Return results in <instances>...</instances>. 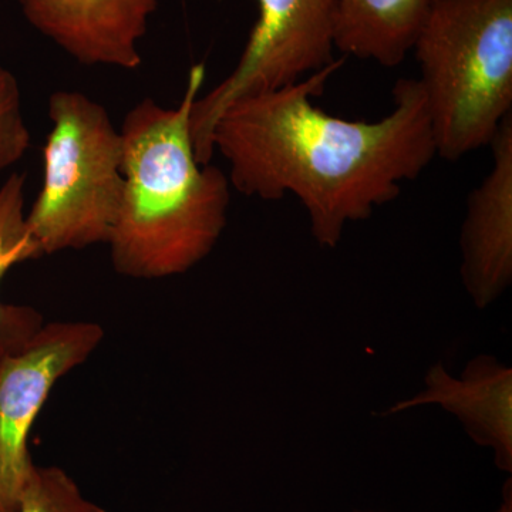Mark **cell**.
I'll return each instance as SVG.
<instances>
[{"label":"cell","instance_id":"8992f818","mask_svg":"<svg viewBox=\"0 0 512 512\" xmlns=\"http://www.w3.org/2000/svg\"><path fill=\"white\" fill-rule=\"evenodd\" d=\"M103 339L104 329L92 320L43 323L22 349L0 363V512H18L23 485L35 466L30 431L50 393Z\"/></svg>","mask_w":512,"mask_h":512},{"label":"cell","instance_id":"52a82bcc","mask_svg":"<svg viewBox=\"0 0 512 512\" xmlns=\"http://www.w3.org/2000/svg\"><path fill=\"white\" fill-rule=\"evenodd\" d=\"M158 0H20L30 25L84 66L136 70Z\"/></svg>","mask_w":512,"mask_h":512},{"label":"cell","instance_id":"3957f363","mask_svg":"<svg viewBox=\"0 0 512 512\" xmlns=\"http://www.w3.org/2000/svg\"><path fill=\"white\" fill-rule=\"evenodd\" d=\"M412 52L437 156L490 147L512 116V0H437Z\"/></svg>","mask_w":512,"mask_h":512},{"label":"cell","instance_id":"ba28073f","mask_svg":"<svg viewBox=\"0 0 512 512\" xmlns=\"http://www.w3.org/2000/svg\"><path fill=\"white\" fill-rule=\"evenodd\" d=\"M493 164L468 197L461 229V278L477 308L497 301L512 279V116L490 144Z\"/></svg>","mask_w":512,"mask_h":512},{"label":"cell","instance_id":"5bb4252c","mask_svg":"<svg viewBox=\"0 0 512 512\" xmlns=\"http://www.w3.org/2000/svg\"><path fill=\"white\" fill-rule=\"evenodd\" d=\"M497 512H512L511 480H508V483L505 484L503 493V503H501L500 510H498Z\"/></svg>","mask_w":512,"mask_h":512},{"label":"cell","instance_id":"6da1fadb","mask_svg":"<svg viewBox=\"0 0 512 512\" xmlns=\"http://www.w3.org/2000/svg\"><path fill=\"white\" fill-rule=\"evenodd\" d=\"M345 60L299 82L245 97L222 113L212 148L227 161L231 187L247 197L291 194L308 212L320 247H338L350 222L396 200L437 157L426 96L417 79L393 87L377 121L345 120L315 106Z\"/></svg>","mask_w":512,"mask_h":512},{"label":"cell","instance_id":"9c48e42d","mask_svg":"<svg viewBox=\"0 0 512 512\" xmlns=\"http://www.w3.org/2000/svg\"><path fill=\"white\" fill-rule=\"evenodd\" d=\"M423 404H439L463 423L468 436L491 448L495 464L512 471V370L493 356H478L468 363L463 376L448 375L439 363L426 376V390L397 403L389 414Z\"/></svg>","mask_w":512,"mask_h":512},{"label":"cell","instance_id":"5b68a950","mask_svg":"<svg viewBox=\"0 0 512 512\" xmlns=\"http://www.w3.org/2000/svg\"><path fill=\"white\" fill-rule=\"evenodd\" d=\"M256 2L258 19L237 66L192 107V143L202 164L214 157L212 131L229 106L299 82L336 62L339 0Z\"/></svg>","mask_w":512,"mask_h":512},{"label":"cell","instance_id":"4fadbf2b","mask_svg":"<svg viewBox=\"0 0 512 512\" xmlns=\"http://www.w3.org/2000/svg\"><path fill=\"white\" fill-rule=\"evenodd\" d=\"M30 147V131L22 110L18 80L0 66V171L22 160Z\"/></svg>","mask_w":512,"mask_h":512},{"label":"cell","instance_id":"9a60e30c","mask_svg":"<svg viewBox=\"0 0 512 512\" xmlns=\"http://www.w3.org/2000/svg\"><path fill=\"white\" fill-rule=\"evenodd\" d=\"M353 512H389V511L359 510V511H353Z\"/></svg>","mask_w":512,"mask_h":512},{"label":"cell","instance_id":"277c9868","mask_svg":"<svg viewBox=\"0 0 512 512\" xmlns=\"http://www.w3.org/2000/svg\"><path fill=\"white\" fill-rule=\"evenodd\" d=\"M43 180L26 225L37 256L107 244L123 197V138L109 111L76 90L49 97Z\"/></svg>","mask_w":512,"mask_h":512},{"label":"cell","instance_id":"7c38bea8","mask_svg":"<svg viewBox=\"0 0 512 512\" xmlns=\"http://www.w3.org/2000/svg\"><path fill=\"white\" fill-rule=\"evenodd\" d=\"M18 512H107L87 498L66 470L33 466L20 494Z\"/></svg>","mask_w":512,"mask_h":512},{"label":"cell","instance_id":"30bf717a","mask_svg":"<svg viewBox=\"0 0 512 512\" xmlns=\"http://www.w3.org/2000/svg\"><path fill=\"white\" fill-rule=\"evenodd\" d=\"M437 0H339L335 47L387 69L404 62Z\"/></svg>","mask_w":512,"mask_h":512},{"label":"cell","instance_id":"8fae6325","mask_svg":"<svg viewBox=\"0 0 512 512\" xmlns=\"http://www.w3.org/2000/svg\"><path fill=\"white\" fill-rule=\"evenodd\" d=\"M25 188V175L16 173L0 185V282L16 265L39 258L26 225ZM42 326L36 309L0 302V363L22 349Z\"/></svg>","mask_w":512,"mask_h":512},{"label":"cell","instance_id":"7a4b0ae2","mask_svg":"<svg viewBox=\"0 0 512 512\" xmlns=\"http://www.w3.org/2000/svg\"><path fill=\"white\" fill-rule=\"evenodd\" d=\"M204 80V64H195L177 106L144 99L124 117L123 197L107 242L117 274L146 281L185 274L227 227L228 175L198 160L191 137Z\"/></svg>","mask_w":512,"mask_h":512}]
</instances>
